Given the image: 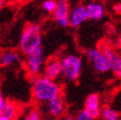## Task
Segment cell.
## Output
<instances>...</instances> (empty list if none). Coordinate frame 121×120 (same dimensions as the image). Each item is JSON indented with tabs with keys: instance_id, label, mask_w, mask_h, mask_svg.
I'll list each match as a JSON object with an SVG mask.
<instances>
[{
	"instance_id": "obj_14",
	"label": "cell",
	"mask_w": 121,
	"mask_h": 120,
	"mask_svg": "<svg viewBox=\"0 0 121 120\" xmlns=\"http://www.w3.org/2000/svg\"><path fill=\"white\" fill-rule=\"evenodd\" d=\"M18 115V106L16 103H12V101H5V104L0 110V116L8 117L12 120H14Z\"/></svg>"
},
{
	"instance_id": "obj_10",
	"label": "cell",
	"mask_w": 121,
	"mask_h": 120,
	"mask_svg": "<svg viewBox=\"0 0 121 120\" xmlns=\"http://www.w3.org/2000/svg\"><path fill=\"white\" fill-rule=\"evenodd\" d=\"M87 20L88 15L86 11V5L78 4L72 10H70L69 26L73 28H79Z\"/></svg>"
},
{
	"instance_id": "obj_15",
	"label": "cell",
	"mask_w": 121,
	"mask_h": 120,
	"mask_svg": "<svg viewBox=\"0 0 121 120\" xmlns=\"http://www.w3.org/2000/svg\"><path fill=\"white\" fill-rule=\"evenodd\" d=\"M101 120H121L120 113L111 106H105L100 110Z\"/></svg>"
},
{
	"instance_id": "obj_4",
	"label": "cell",
	"mask_w": 121,
	"mask_h": 120,
	"mask_svg": "<svg viewBox=\"0 0 121 120\" xmlns=\"http://www.w3.org/2000/svg\"><path fill=\"white\" fill-rule=\"evenodd\" d=\"M44 63H45V55L42 47L26 55L25 68L28 72V74L32 78L40 76V74L42 73Z\"/></svg>"
},
{
	"instance_id": "obj_25",
	"label": "cell",
	"mask_w": 121,
	"mask_h": 120,
	"mask_svg": "<svg viewBox=\"0 0 121 120\" xmlns=\"http://www.w3.org/2000/svg\"><path fill=\"white\" fill-rule=\"evenodd\" d=\"M2 97V93H1V90H0V98Z\"/></svg>"
},
{
	"instance_id": "obj_23",
	"label": "cell",
	"mask_w": 121,
	"mask_h": 120,
	"mask_svg": "<svg viewBox=\"0 0 121 120\" xmlns=\"http://www.w3.org/2000/svg\"><path fill=\"white\" fill-rule=\"evenodd\" d=\"M5 4V0H0V9H1Z\"/></svg>"
},
{
	"instance_id": "obj_8",
	"label": "cell",
	"mask_w": 121,
	"mask_h": 120,
	"mask_svg": "<svg viewBox=\"0 0 121 120\" xmlns=\"http://www.w3.org/2000/svg\"><path fill=\"white\" fill-rule=\"evenodd\" d=\"M99 48L104 51V53L107 56V58L109 59L112 73L116 77L120 78V76H121V57H120V54L109 44L104 43L102 46L99 47Z\"/></svg>"
},
{
	"instance_id": "obj_18",
	"label": "cell",
	"mask_w": 121,
	"mask_h": 120,
	"mask_svg": "<svg viewBox=\"0 0 121 120\" xmlns=\"http://www.w3.org/2000/svg\"><path fill=\"white\" fill-rule=\"evenodd\" d=\"M74 120H94V119L83 109L80 112H78V114L74 117Z\"/></svg>"
},
{
	"instance_id": "obj_20",
	"label": "cell",
	"mask_w": 121,
	"mask_h": 120,
	"mask_svg": "<svg viewBox=\"0 0 121 120\" xmlns=\"http://www.w3.org/2000/svg\"><path fill=\"white\" fill-rule=\"evenodd\" d=\"M56 120H74V117L72 116V115H64L61 118L56 119Z\"/></svg>"
},
{
	"instance_id": "obj_19",
	"label": "cell",
	"mask_w": 121,
	"mask_h": 120,
	"mask_svg": "<svg viewBox=\"0 0 121 120\" xmlns=\"http://www.w3.org/2000/svg\"><path fill=\"white\" fill-rule=\"evenodd\" d=\"M27 0H5V3H9L12 5H18V4H22Z\"/></svg>"
},
{
	"instance_id": "obj_1",
	"label": "cell",
	"mask_w": 121,
	"mask_h": 120,
	"mask_svg": "<svg viewBox=\"0 0 121 120\" xmlns=\"http://www.w3.org/2000/svg\"><path fill=\"white\" fill-rule=\"evenodd\" d=\"M33 99L39 103H47L48 101L61 95V87L56 82L43 76L33 78Z\"/></svg>"
},
{
	"instance_id": "obj_16",
	"label": "cell",
	"mask_w": 121,
	"mask_h": 120,
	"mask_svg": "<svg viewBox=\"0 0 121 120\" xmlns=\"http://www.w3.org/2000/svg\"><path fill=\"white\" fill-rule=\"evenodd\" d=\"M56 8V0H44L42 2V9L47 13H53Z\"/></svg>"
},
{
	"instance_id": "obj_6",
	"label": "cell",
	"mask_w": 121,
	"mask_h": 120,
	"mask_svg": "<svg viewBox=\"0 0 121 120\" xmlns=\"http://www.w3.org/2000/svg\"><path fill=\"white\" fill-rule=\"evenodd\" d=\"M70 4L68 0H56V8L53 12V18L59 26L66 28L69 26Z\"/></svg>"
},
{
	"instance_id": "obj_9",
	"label": "cell",
	"mask_w": 121,
	"mask_h": 120,
	"mask_svg": "<svg viewBox=\"0 0 121 120\" xmlns=\"http://www.w3.org/2000/svg\"><path fill=\"white\" fill-rule=\"evenodd\" d=\"M84 110L94 120L99 117L101 107H100V99L98 94H91L88 95L86 100H85Z\"/></svg>"
},
{
	"instance_id": "obj_3",
	"label": "cell",
	"mask_w": 121,
	"mask_h": 120,
	"mask_svg": "<svg viewBox=\"0 0 121 120\" xmlns=\"http://www.w3.org/2000/svg\"><path fill=\"white\" fill-rule=\"evenodd\" d=\"M60 59L61 77L67 82H76L83 69V60L77 54H65Z\"/></svg>"
},
{
	"instance_id": "obj_24",
	"label": "cell",
	"mask_w": 121,
	"mask_h": 120,
	"mask_svg": "<svg viewBox=\"0 0 121 120\" xmlns=\"http://www.w3.org/2000/svg\"><path fill=\"white\" fill-rule=\"evenodd\" d=\"M0 120H12L8 117H5V116H0Z\"/></svg>"
},
{
	"instance_id": "obj_7",
	"label": "cell",
	"mask_w": 121,
	"mask_h": 120,
	"mask_svg": "<svg viewBox=\"0 0 121 120\" xmlns=\"http://www.w3.org/2000/svg\"><path fill=\"white\" fill-rule=\"evenodd\" d=\"M42 76L52 81H56L61 77V65L58 57L53 56L45 60L42 69Z\"/></svg>"
},
{
	"instance_id": "obj_12",
	"label": "cell",
	"mask_w": 121,
	"mask_h": 120,
	"mask_svg": "<svg viewBox=\"0 0 121 120\" xmlns=\"http://www.w3.org/2000/svg\"><path fill=\"white\" fill-rule=\"evenodd\" d=\"M86 11H87L88 19L93 21L101 20L105 15L104 5L98 1L90 2L88 5H86Z\"/></svg>"
},
{
	"instance_id": "obj_2",
	"label": "cell",
	"mask_w": 121,
	"mask_h": 120,
	"mask_svg": "<svg viewBox=\"0 0 121 120\" xmlns=\"http://www.w3.org/2000/svg\"><path fill=\"white\" fill-rule=\"evenodd\" d=\"M42 35L41 29L37 24H29L24 28L19 40L20 51L28 55L35 50L41 48Z\"/></svg>"
},
{
	"instance_id": "obj_5",
	"label": "cell",
	"mask_w": 121,
	"mask_h": 120,
	"mask_svg": "<svg viewBox=\"0 0 121 120\" xmlns=\"http://www.w3.org/2000/svg\"><path fill=\"white\" fill-rule=\"evenodd\" d=\"M87 58L93 68L100 74H105L111 71L109 59L99 47V48H91L87 51Z\"/></svg>"
},
{
	"instance_id": "obj_22",
	"label": "cell",
	"mask_w": 121,
	"mask_h": 120,
	"mask_svg": "<svg viewBox=\"0 0 121 120\" xmlns=\"http://www.w3.org/2000/svg\"><path fill=\"white\" fill-rule=\"evenodd\" d=\"M5 101H6V99H3V97L0 98V110H1V109H2V107L4 106Z\"/></svg>"
},
{
	"instance_id": "obj_11",
	"label": "cell",
	"mask_w": 121,
	"mask_h": 120,
	"mask_svg": "<svg viewBox=\"0 0 121 120\" xmlns=\"http://www.w3.org/2000/svg\"><path fill=\"white\" fill-rule=\"evenodd\" d=\"M46 109L50 116L55 118H61L66 109L64 99H62L61 95L48 101L46 103Z\"/></svg>"
},
{
	"instance_id": "obj_21",
	"label": "cell",
	"mask_w": 121,
	"mask_h": 120,
	"mask_svg": "<svg viewBox=\"0 0 121 120\" xmlns=\"http://www.w3.org/2000/svg\"><path fill=\"white\" fill-rule=\"evenodd\" d=\"M114 11H115V13L119 14L120 13V11H121V4L120 3H117L114 5Z\"/></svg>"
},
{
	"instance_id": "obj_17",
	"label": "cell",
	"mask_w": 121,
	"mask_h": 120,
	"mask_svg": "<svg viewBox=\"0 0 121 120\" xmlns=\"http://www.w3.org/2000/svg\"><path fill=\"white\" fill-rule=\"evenodd\" d=\"M25 120H41L39 110H37V109H31L28 112V114L26 115Z\"/></svg>"
},
{
	"instance_id": "obj_13",
	"label": "cell",
	"mask_w": 121,
	"mask_h": 120,
	"mask_svg": "<svg viewBox=\"0 0 121 120\" xmlns=\"http://www.w3.org/2000/svg\"><path fill=\"white\" fill-rule=\"evenodd\" d=\"M20 60V53L19 51L14 49H7L3 50L0 53V65L3 67H9L16 63L19 62Z\"/></svg>"
}]
</instances>
